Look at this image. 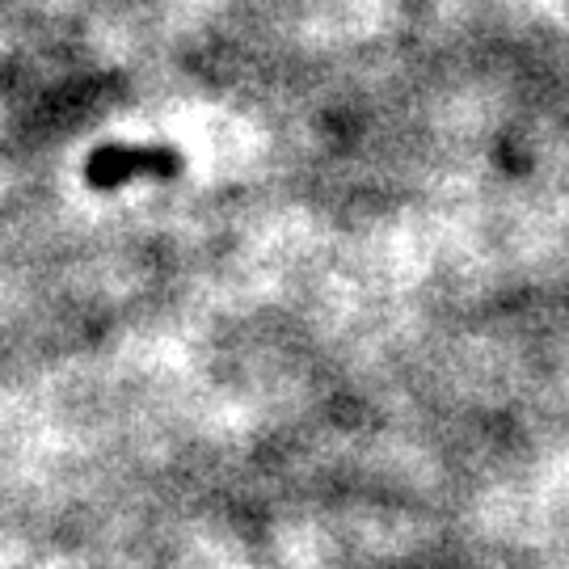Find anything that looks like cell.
<instances>
[{"mask_svg":"<svg viewBox=\"0 0 569 569\" xmlns=\"http://www.w3.org/2000/svg\"><path fill=\"white\" fill-rule=\"evenodd\" d=\"M178 173H182L178 148H148V143H106L84 164V178L98 190H119L131 178H178Z\"/></svg>","mask_w":569,"mask_h":569,"instance_id":"cell-1","label":"cell"}]
</instances>
